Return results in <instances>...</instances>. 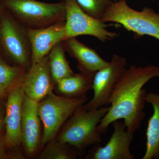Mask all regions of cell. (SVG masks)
I'll return each instance as SVG.
<instances>
[{
    "mask_svg": "<svg viewBox=\"0 0 159 159\" xmlns=\"http://www.w3.org/2000/svg\"><path fill=\"white\" fill-rule=\"evenodd\" d=\"M159 74V67L155 66L132 65L125 70L107 102L111 106L97 126L99 133H106L109 125L121 119L130 132L134 134L139 129L145 116L147 93L143 86Z\"/></svg>",
    "mask_w": 159,
    "mask_h": 159,
    "instance_id": "obj_1",
    "label": "cell"
},
{
    "mask_svg": "<svg viewBox=\"0 0 159 159\" xmlns=\"http://www.w3.org/2000/svg\"><path fill=\"white\" fill-rule=\"evenodd\" d=\"M84 105L77 107L61 128L55 139L68 144L79 152L101 141L102 134L97 130L101 119L109 107L88 110Z\"/></svg>",
    "mask_w": 159,
    "mask_h": 159,
    "instance_id": "obj_2",
    "label": "cell"
},
{
    "mask_svg": "<svg viewBox=\"0 0 159 159\" xmlns=\"http://www.w3.org/2000/svg\"><path fill=\"white\" fill-rule=\"evenodd\" d=\"M4 7L26 28L38 29L66 21L64 0L55 3L37 0H1Z\"/></svg>",
    "mask_w": 159,
    "mask_h": 159,
    "instance_id": "obj_3",
    "label": "cell"
},
{
    "mask_svg": "<svg viewBox=\"0 0 159 159\" xmlns=\"http://www.w3.org/2000/svg\"><path fill=\"white\" fill-rule=\"evenodd\" d=\"M101 20L120 24L138 37L149 35L159 40V13L145 7L137 11L128 6L126 1H116L107 10Z\"/></svg>",
    "mask_w": 159,
    "mask_h": 159,
    "instance_id": "obj_4",
    "label": "cell"
},
{
    "mask_svg": "<svg viewBox=\"0 0 159 159\" xmlns=\"http://www.w3.org/2000/svg\"><path fill=\"white\" fill-rule=\"evenodd\" d=\"M86 97L70 98L51 93L39 102V113L43 125L41 144L45 146L55 139L61 128L75 110L84 105Z\"/></svg>",
    "mask_w": 159,
    "mask_h": 159,
    "instance_id": "obj_5",
    "label": "cell"
},
{
    "mask_svg": "<svg viewBox=\"0 0 159 159\" xmlns=\"http://www.w3.org/2000/svg\"><path fill=\"white\" fill-rule=\"evenodd\" d=\"M0 46L18 66L29 69L32 51L27 28L6 11L0 20Z\"/></svg>",
    "mask_w": 159,
    "mask_h": 159,
    "instance_id": "obj_6",
    "label": "cell"
},
{
    "mask_svg": "<svg viewBox=\"0 0 159 159\" xmlns=\"http://www.w3.org/2000/svg\"><path fill=\"white\" fill-rule=\"evenodd\" d=\"M66 17V39L80 35H88L97 38L102 42L118 37L116 32L108 31L106 24L101 20L89 15L80 7L76 0H64Z\"/></svg>",
    "mask_w": 159,
    "mask_h": 159,
    "instance_id": "obj_7",
    "label": "cell"
},
{
    "mask_svg": "<svg viewBox=\"0 0 159 159\" xmlns=\"http://www.w3.org/2000/svg\"><path fill=\"white\" fill-rule=\"evenodd\" d=\"M126 65L125 57L115 54L108 65L96 72L92 86L93 97L83 106L84 108L94 110L106 105L114 89L126 70Z\"/></svg>",
    "mask_w": 159,
    "mask_h": 159,
    "instance_id": "obj_8",
    "label": "cell"
},
{
    "mask_svg": "<svg viewBox=\"0 0 159 159\" xmlns=\"http://www.w3.org/2000/svg\"><path fill=\"white\" fill-rule=\"evenodd\" d=\"M114 132L107 144L103 147L97 144L87 157L91 159H134L130 146L134 134L126 129L124 122H113Z\"/></svg>",
    "mask_w": 159,
    "mask_h": 159,
    "instance_id": "obj_9",
    "label": "cell"
},
{
    "mask_svg": "<svg viewBox=\"0 0 159 159\" xmlns=\"http://www.w3.org/2000/svg\"><path fill=\"white\" fill-rule=\"evenodd\" d=\"M54 83L48 55L38 62L31 64L22 80L25 95L38 102L53 92Z\"/></svg>",
    "mask_w": 159,
    "mask_h": 159,
    "instance_id": "obj_10",
    "label": "cell"
},
{
    "mask_svg": "<svg viewBox=\"0 0 159 159\" xmlns=\"http://www.w3.org/2000/svg\"><path fill=\"white\" fill-rule=\"evenodd\" d=\"M22 80L10 91L6 102L5 141L7 148H16L21 143L22 104L25 96Z\"/></svg>",
    "mask_w": 159,
    "mask_h": 159,
    "instance_id": "obj_11",
    "label": "cell"
},
{
    "mask_svg": "<svg viewBox=\"0 0 159 159\" xmlns=\"http://www.w3.org/2000/svg\"><path fill=\"white\" fill-rule=\"evenodd\" d=\"M27 30L32 51L31 65L42 59L56 44L66 39V21L42 29Z\"/></svg>",
    "mask_w": 159,
    "mask_h": 159,
    "instance_id": "obj_12",
    "label": "cell"
},
{
    "mask_svg": "<svg viewBox=\"0 0 159 159\" xmlns=\"http://www.w3.org/2000/svg\"><path fill=\"white\" fill-rule=\"evenodd\" d=\"M39 102L25 95L22 104L21 143L26 152L32 155L41 142Z\"/></svg>",
    "mask_w": 159,
    "mask_h": 159,
    "instance_id": "obj_13",
    "label": "cell"
},
{
    "mask_svg": "<svg viewBox=\"0 0 159 159\" xmlns=\"http://www.w3.org/2000/svg\"><path fill=\"white\" fill-rule=\"evenodd\" d=\"M66 51L77 61L80 72L93 76L97 71L108 65L97 51L77 39L76 37L67 39L63 41Z\"/></svg>",
    "mask_w": 159,
    "mask_h": 159,
    "instance_id": "obj_14",
    "label": "cell"
},
{
    "mask_svg": "<svg viewBox=\"0 0 159 159\" xmlns=\"http://www.w3.org/2000/svg\"><path fill=\"white\" fill-rule=\"evenodd\" d=\"M145 99L152 105L153 113L148 121L146 151L142 159H157L159 158V94L148 93Z\"/></svg>",
    "mask_w": 159,
    "mask_h": 159,
    "instance_id": "obj_15",
    "label": "cell"
},
{
    "mask_svg": "<svg viewBox=\"0 0 159 159\" xmlns=\"http://www.w3.org/2000/svg\"><path fill=\"white\" fill-rule=\"evenodd\" d=\"M93 77L82 72L74 74L56 83L57 90L70 98L86 97L87 92L92 89Z\"/></svg>",
    "mask_w": 159,
    "mask_h": 159,
    "instance_id": "obj_16",
    "label": "cell"
},
{
    "mask_svg": "<svg viewBox=\"0 0 159 159\" xmlns=\"http://www.w3.org/2000/svg\"><path fill=\"white\" fill-rule=\"evenodd\" d=\"M63 41L57 43L48 54L49 65L54 83L74 74L66 58Z\"/></svg>",
    "mask_w": 159,
    "mask_h": 159,
    "instance_id": "obj_17",
    "label": "cell"
},
{
    "mask_svg": "<svg viewBox=\"0 0 159 159\" xmlns=\"http://www.w3.org/2000/svg\"><path fill=\"white\" fill-rule=\"evenodd\" d=\"M79 151L68 144L56 139L51 140L46 145L39 159H74L79 155Z\"/></svg>",
    "mask_w": 159,
    "mask_h": 159,
    "instance_id": "obj_18",
    "label": "cell"
},
{
    "mask_svg": "<svg viewBox=\"0 0 159 159\" xmlns=\"http://www.w3.org/2000/svg\"><path fill=\"white\" fill-rule=\"evenodd\" d=\"M25 70L20 66H9L0 58V86L7 89L16 81L22 79Z\"/></svg>",
    "mask_w": 159,
    "mask_h": 159,
    "instance_id": "obj_19",
    "label": "cell"
},
{
    "mask_svg": "<svg viewBox=\"0 0 159 159\" xmlns=\"http://www.w3.org/2000/svg\"><path fill=\"white\" fill-rule=\"evenodd\" d=\"M80 7L87 14L101 20L113 0H76Z\"/></svg>",
    "mask_w": 159,
    "mask_h": 159,
    "instance_id": "obj_20",
    "label": "cell"
},
{
    "mask_svg": "<svg viewBox=\"0 0 159 159\" xmlns=\"http://www.w3.org/2000/svg\"><path fill=\"white\" fill-rule=\"evenodd\" d=\"M6 148L5 135L4 136L3 135L0 133V159L7 158V157L6 152Z\"/></svg>",
    "mask_w": 159,
    "mask_h": 159,
    "instance_id": "obj_21",
    "label": "cell"
},
{
    "mask_svg": "<svg viewBox=\"0 0 159 159\" xmlns=\"http://www.w3.org/2000/svg\"><path fill=\"white\" fill-rule=\"evenodd\" d=\"M5 124V116L3 111L0 113V132L2 129Z\"/></svg>",
    "mask_w": 159,
    "mask_h": 159,
    "instance_id": "obj_22",
    "label": "cell"
},
{
    "mask_svg": "<svg viewBox=\"0 0 159 159\" xmlns=\"http://www.w3.org/2000/svg\"><path fill=\"white\" fill-rule=\"evenodd\" d=\"M6 9L5 7H4V5H3L2 3L1 2V0H0V20L2 19V17L3 14L5 12V9Z\"/></svg>",
    "mask_w": 159,
    "mask_h": 159,
    "instance_id": "obj_23",
    "label": "cell"
},
{
    "mask_svg": "<svg viewBox=\"0 0 159 159\" xmlns=\"http://www.w3.org/2000/svg\"><path fill=\"white\" fill-rule=\"evenodd\" d=\"M6 89L3 88L2 87L0 86V97L4 96L5 93H6Z\"/></svg>",
    "mask_w": 159,
    "mask_h": 159,
    "instance_id": "obj_24",
    "label": "cell"
},
{
    "mask_svg": "<svg viewBox=\"0 0 159 159\" xmlns=\"http://www.w3.org/2000/svg\"><path fill=\"white\" fill-rule=\"evenodd\" d=\"M2 112H3L2 108V106H1V104H0V113H1Z\"/></svg>",
    "mask_w": 159,
    "mask_h": 159,
    "instance_id": "obj_25",
    "label": "cell"
},
{
    "mask_svg": "<svg viewBox=\"0 0 159 159\" xmlns=\"http://www.w3.org/2000/svg\"><path fill=\"white\" fill-rule=\"evenodd\" d=\"M116 1H126V0H116Z\"/></svg>",
    "mask_w": 159,
    "mask_h": 159,
    "instance_id": "obj_26",
    "label": "cell"
},
{
    "mask_svg": "<svg viewBox=\"0 0 159 159\" xmlns=\"http://www.w3.org/2000/svg\"><path fill=\"white\" fill-rule=\"evenodd\" d=\"M1 51H2V48H1V46H0V52H1Z\"/></svg>",
    "mask_w": 159,
    "mask_h": 159,
    "instance_id": "obj_27",
    "label": "cell"
},
{
    "mask_svg": "<svg viewBox=\"0 0 159 159\" xmlns=\"http://www.w3.org/2000/svg\"><path fill=\"white\" fill-rule=\"evenodd\" d=\"M157 77H159V74H158V75Z\"/></svg>",
    "mask_w": 159,
    "mask_h": 159,
    "instance_id": "obj_28",
    "label": "cell"
}]
</instances>
